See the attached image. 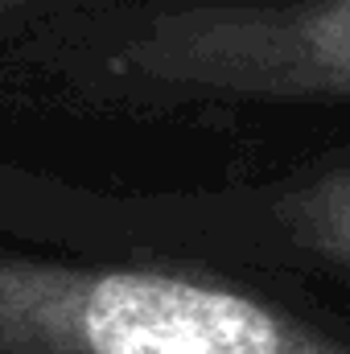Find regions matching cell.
Wrapping results in <instances>:
<instances>
[{"instance_id":"1","label":"cell","mask_w":350,"mask_h":354,"mask_svg":"<svg viewBox=\"0 0 350 354\" xmlns=\"http://www.w3.org/2000/svg\"><path fill=\"white\" fill-rule=\"evenodd\" d=\"M0 71L91 103L350 99V0H91Z\"/></svg>"},{"instance_id":"2","label":"cell","mask_w":350,"mask_h":354,"mask_svg":"<svg viewBox=\"0 0 350 354\" xmlns=\"http://www.w3.org/2000/svg\"><path fill=\"white\" fill-rule=\"evenodd\" d=\"M0 354H350V342L198 276L0 256Z\"/></svg>"},{"instance_id":"3","label":"cell","mask_w":350,"mask_h":354,"mask_svg":"<svg viewBox=\"0 0 350 354\" xmlns=\"http://www.w3.org/2000/svg\"><path fill=\"white\" fill-rule=\"evenodd\" d=\"M276 223L301 252L350 268V169H326L280 194Z\"/></svg>"},{"instance_id":"4","label":"cell","mask_w":350,"mask_h":354,"mask_svg":"<svg viewBox=\"0 0 350 354\" xmlns=\"http://www.w3.org/2000/svg\"><path fill=\"white\" fill-rule=\"evenodd\" d=\"M83 4H91V0H0V58H8L42 25H50Z\"/></svg>"}]
</instances>
